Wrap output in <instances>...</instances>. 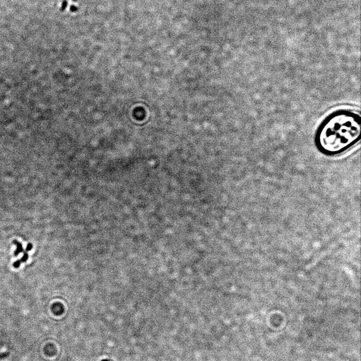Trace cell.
Instances as JSON below:
<instances>
[{
    "instance_id": "cell-4",
    "label": "cell",
    "mask_w": 361,
    "mask_h": 361,
    "mask_svg": "<svg viewBox=\"0 0 361 361\" xmlns=\"http://www.w3.org/2000/svg\"><path fill=\"white\" fill-rule=\"evenodd\" d=\"M33 248V244L32 243H28L27 246H26V248L24 251V253H28L29 251H31V249Z\"/></svg>"
},
{
    "instance_id": "cell-2",
    "label": "cell",
    "mask_w": 361,
    "mask_h": 361,
    "mask_svg": "<svg viewBox=\"0 0 361 361\" xmlns=\"http://www.w3.org/2000/svg\"><path fill=\"white\" fill-rule=\"evenodd\" d=\"M13 243H14L16 246V251H14V256H18V255L20 253H23L24 250H23V245L21 244L20 242H18V241L16 240H14L13 241Z\"/></svg>"
},
{
    "instance_id": "cell-3",
    "label": "cell",
    "mask_w": 361,
    "mask_h": 361,
    "mask_svg": "<svg viewBox=\"0 0 361 361\" xmlns=\"http://www.w3.org/2000/svg\"><path fill=\"white\" fill-rule=\"evenodd\" d=\"M28 259V253H24V254H23V257H21V258L19 260H20V262H21V263H23V262H26V261H27Z\"/></svg>"
},
{
    "instance_id": "cell-5",
    "label": "cell",
    "mask_w": 361,
    "mask_h": 361,
    "mask_svg": "<svg viewBox=\"0 0 361 361\" xmlns=\"http://www.w3.org/2000/svg\"><path fill=\"white\" fill-rule=\"evenodd\" d=\"M21 262H20L19 260H18L15 261L14 262V264H13V265H14V267L16 268V269H18V268L21 266Z\"/></svg>"
},
{
    "instance_id": "cell-1",
    "label": "cell",
    "mask_w": 361,
    "mask_h": 361,
    "mask_svg": "<svg viewBox=\"0 0 361 361\" xmlns=\"http://www.w3.org/2000/svg\"><path fill=\"white\" fill-rule=\"evenodd\" d=\"M360 114L353 110L341 108L331 111L315 130L316 149L328 157L349 152L360 140Z\"/></svg>"
}]
</instances>
